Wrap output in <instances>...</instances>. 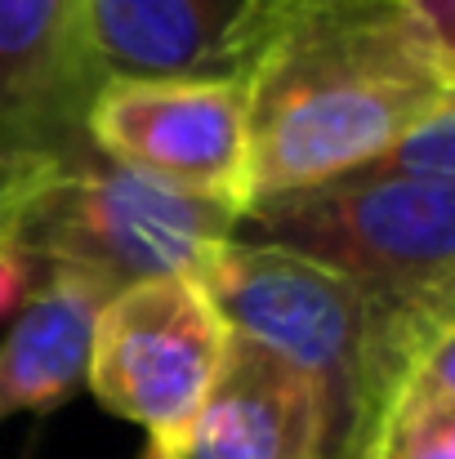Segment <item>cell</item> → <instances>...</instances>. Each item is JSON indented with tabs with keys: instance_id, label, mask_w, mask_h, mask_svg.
I'll use <instances>...</instances> for the list:
<instances>
[{
	"instance_id": "obj_5",
	"label": "cell",
	"mask_w": 455,
	"mask_h": 459,
	"mask_svg": "<svg viewBox=\"0 0 455 459\" xmlns=\"http://www.w3.org/2000/svg\"><path fill=\"white\" fill-rule=\"evenodd\" d=\"M228 348L232 330L197 277L130 281L99 307L85 388L112 415L165 437L201 406Z\"/></svg>"
},
{
	"instance_id": "obj_7",
	"label": "cell",
	"mask_w": 455,
	"mask_h": 459,
	"mask_svg": "<svg viewBox=\"0 0 455 459\" xmlns=\"http://www.w3.org/2000/svg\"><path fill=\"white\" fill-rule=\"evenodd\" d=\"M291 0H85L103 81H246Z\"/></svg>"
},
{
	"instance_id": "obj_15",
	"label": "cell",
	"mask_w": 455,
	"mask_h": 459,
	"mask_svg": "<svg viewBox=\"0 0 455 459\" xmlns=\"http://www.w3.org/2000/svg\"><path fill=\"white\" fill-rule=\"evenodd\" d=\"M139 459H165V455L156 451V442H148V451H144V455H139Z\"/></svg>"
},
{
	"instance_id": "obj_13",
	"label": "cell",
	"mask_w": 455,
	"mask_h": 459,
	"mask_svg": "<svg viewBox=\"0 0 455 459\" xmlns=\"http://www.w3.org/2000/svg\"><path fill=\"white\" fill-rule=\"evenodd\" d=\"M45 264L40 255L27 246L22 228L13 223V214L0 205V321L13 316L18 307L31 299V290L45 281Z\"/></svg>"
},
{
	"instance_id": "obj_11",
	"label": "cell",
	"mask_w": 455,
	"mask_h": 459,
	"mask_svg": "<svg viewBox=\"0 0 455 459\" xmlns=\"http://www.w3.org/2000/svg\"><path fill=\"white\" fill-rule=\"evenodd\" d=\"M366 459H455V402L398 397L375 424Z\"/></svg>"
},
{
	"instance_id": "obj_8",
	"label": "cell",
	"mask_w": 455,
	"mask_h": 459,
	"mask_svg": "<svg viewBox=\"0 0 455 459\" xmlns=\"http://www.w3.org/2000/svg\"><path fill=\"white\" fill-rule=\"evenodd\" d=\"M99 85L85 0H0V160L90 148L85 108Z\"/></svg>"
},
{
	"instance_id": "obj_3",
	"label": "cell",
	"mask_w": 455,
	"mask_h": 459,
	"mask_svg": "<svg viewBox=\"0 0 455 459\" xmlns=\"http://www.w3.org/2000/svg\"><path fill=\"white\" fill-rule=\"evenodd\" d=\"M0 205L45 268H85L112 290L148 277H197L241 219L223 201L161 183L94 148L4 160Z\"/></svg>"
},
{
	"instance_id": "obj_10",
	"label": "cell",
	"mask_w": 455,
	"mask_h": 459,
	"mask_svg": "<svg viewBox=\"0 0 455 459\" xmlns=\"http://www.w3.org/2000/svg\"><path fill=\"white\" fill-rule=\"evenodd\" d=\"M108 295L112 286L94 273L49 264L45 281L0 339V424L13 415H45L85 388L94 321Z\"/></svg>"
},
{
	"instance_id": "obj_14",
	"label": "cell",
	"mask_w": 455,
	"mask_h": 459,
	"mask_svg": "<svg viewBox=\"0 0 455 459\" xmlns=\"http://www.w3.org/2000/svg\"><path fill=\"white\" fill-rule=\"evenodd\" d=\"M407 4L438 31V40L455 54V0H407Z\"/></svg>"
},
{
	"instance_id": "obj_9",
	"label": "cell",
	"mask_w": 455,
	"mask_h": 459,
	"mask_svg": "<svg viewBox=\"0 0 455 459\" xmlns=\"http://www.w3.org/2000/svg\"><path fill=\"white\" fill-rule=\"evenodd\" d=\"M152 442L165 459H330V415L303 370L232 334L201 406Z\"/></svg>"
},
{
	"instance_id": "obj_2",
	"label": "cell",
	"mask_w": 455,
	"mask_h": 459,
	"mask_svg": "<svg viewBox=\"0 0 455 459\" xmlns=\"http://www.w3.org/2000/svg\"><path fill=\"white\" fill-rule=\"evenodd\" d=\"M228 330L303 370L330 415V459H366L393 393V304L303 255L228 237L197 273Z\"/></svg>"
},
{
	"instance_id": "obj_4",
	"label": "cell",
	"mask_w": 455,
	"mask_h": 459,
	"mask_svg": "<svg viewBox=\"0 0 455 459\" xmlns=\"http://www.w3.org/2000/svg\"><path fill=\"white\" fill-rule=\"evenodd\" d=\"M232 237L326 264L380 299H429L455 286V183L344 174L250 201Z\"/></svg>"
},
{
	"instance_id": "obj_12",
	"label": "cell",
	"mask_w": 455,
	"mask_h": 459,
	"mask_svg": "<svg viewBox=\"0 0 455 459\" xmlns=\"http://www.w3.org/2000/svg\"><path fill=\"white\" fill-rule=\"evenodd\" d=\"M357 174H416V178L455 183V90L438 112H429L411 134H402L375 165Z\"/></svg>"
},
{
	"instance_id": "obj_6",
	"label": "cell",
	"mask_w": 455,
	"mask_h": 459,
	"mask_svg": "<svg viewBox=\"0 0 455 459\" xmlns=\"http://www.w3.org/2000/svg\"><path fill=\"white\" fill-rule=\"evenodd\" d=\"M85 143L161 183L250 205V117L241 81L112 76L85 108Z\"/></svg>"
},
{
	"instance_id": "obj_1",
	"label": "cell",
	"mask_w": 455,
	"mask_h": 459,
	"mask_svg": "<svg viewBox=\"0 0 455 459\" xmlns=\"http://www.w3.org/2000/svg\"><path fill=\"white\" fill-rule=\"evenodd\" d=\"M250 201L375 165L455 90V54L407 0H291L246 72Z\"/></svg>"
}]
</instances>
